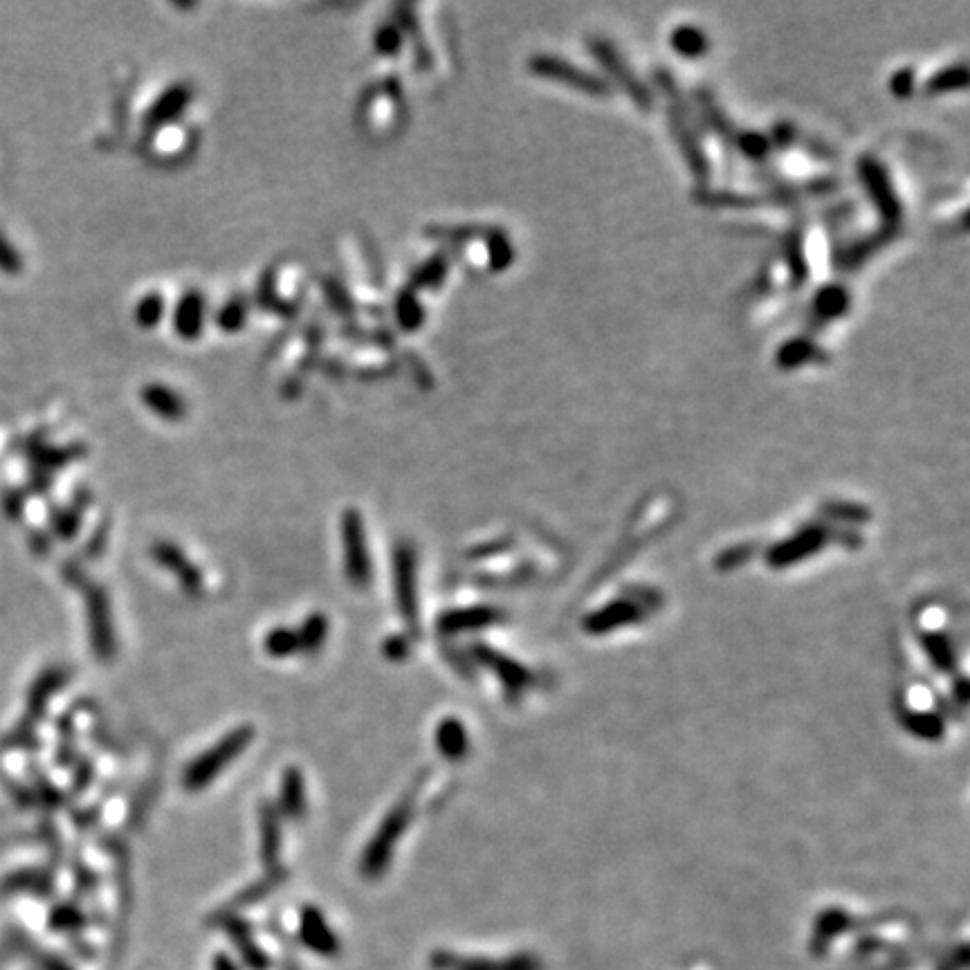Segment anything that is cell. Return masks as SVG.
<instances>
[{
  "mask_svg": "<svg viewBox=\"0 0 970 970\" xmlns=\"http://www.w3.org/2000/svg\"><path fill=\"white\" fill-rule=\"evenodd\" d=\"M252 741H254V730L250 726H241L227 732L218 744L207 748L203 755L196 757L194 762L187 766L185 777H182L185 789L191 793L203 791L205 786L212 784L227 766L234 764L236 759L245 753V748L250 746Z\"/></svg>",
  "mask_w": 970,
  "mask_h": 970,
  "instance_id": "cell-1",
  "label": "cell"
},
{
  "mask_svg": "<svg viewBox=\"0 0 970 970\" xmlns=\"http://www.w3.org/2000/svg\"><path fill=\"white\" fill-rule=\"evenodd\" d=\"M414 816V802L411 798L400 800L398 804H393L391 811L384 816L380 822L378 831H375L373 838L366 845L362 854V874L369 878H378L384 874V869L389 867L393 849L400 843V838L405 836V831Z\"/></svg>",
  "mask_w": 970,
  "mask_h": 970,
  "instance_id": "cell-2",
  "label": "cell"
},
{
  "mask_svg": "<svg viewBox=\"0 0 970 970\" xmlns=\"http://www.w3.org/2000/svg\"><path fill=\"white\" fill-rule=\"evenodd\" d=\"M416 553L409 544H398L393 551V589L400 618L405 620L411 634H420V605H418V571Z\"/></svg>",
  "mask_w": 970,
  "mask_h": 970,
  "instance_id": "cell-3",
  "label": "cell"
},
{
  "mask_svg": "<svg viewBox=\"0 0 970 970\" xmlns=\"http://www.w3.org/2000/svg\"><path fill=\"white\" fill-rule=\"evenodd\" d=\"M342 544H344V571L353 587H369L373 578V564L369 542H366L364 521L355 510H349L342 519Z\"/></svg>",
  "mask_w": 970,
  "mask_h": 970,
  "instance_id": "cell-4",
  "label": "cell"
},
{
  "mask_svg": "<svg viewBox=\"0 0 970 970\" xmlns=\"http://www.w3.org/2000/svg\"><path fill=\"white\" fill-rule=\"evenodd\" d=\"M151 553L155 562L173 573V578L180 582V587L185 589L189 596H200V593H203V573L191 564L189 557L182 553L178 546H173L169 542H160L151 548Z\"/></svg>",
  "mask_w": 970,
  "mask_h": 970,
  "instance_id": "cell-5",
  "label": "cell"
},
{
  "mask_svg": "<svg viewBox=\"0 0 970 970\" xmlns=\"http://www.w3.org/2000/svg\"><path fill=\"white\" fill-rule=\"evenodd\" d=\"M308 809L306 782L299 768H286L279 786V811L290 820H301Z\"/></svg>",
  "mask_w": 970,
  "mask_h": 970,
  "instance_id": "cell-6",
  "label": "cell"
},
{
  "mask_svg": "<svg viewBox=\"0 0 970 970\" xmlns=\"http://www.w3.org/2000/svg\"><path fill=\"white\" fill-rule=\"evenodd\" d=\"M259 843L265 865L277 863L281 851V820L279 811L268 802H263L259 811Z\"/></svg>",
  "mask_w": 970,
  "mask_h": 970,
  "instance_id": "cell-7",
  "label": "cell"
},
{
  "mask_svg": "<svg viewBox=\"0 0 970 970\" xmlns=\"http://www.w3.org/2000/svg\"><path fill=\"white\" fill-rule=\"evenodd\" d=\"M301 937H304V941L310 948L322 955H331L337 948V941L333 937L331 928L326 926L324 917L315 908H306L301 912Z\"/></svg>",
  "mask_w": 970,
  "mask_h": 970,
  "instance_id": "cell-8",
  "label": "cell"
},
{
  "mask_svg": "<svg viewBox=\"0 0 970 970\" xmlns=\"http://www.w3.org/2000/svg\"><path fill=\"white\" fill-rule=\"evenodd\" d=\"M492 620H494L492 609H459V611H447L445 616L438 618V629H441L443 634H459V631L488 625Z\"/></svg>",
  "mask_w": 970,
  "mask_h": 970,
  "instance_id": "cell-9",
  "label": "cell"
},
{
  "mask_svg": "<svg viewBox=\"0 0 970 970\" xmlns=\"http://www.w3.org/2000/svg\"><path fill=\"white\" fill-rule=\"evenodd\" d=\"M436 748L441 750V755L445 759H461L465 750H468V737H465V728L456 719H445L441 726L436 728Z\"/></svg>",
  "mask_w": 970,
  "mask_h": 970,
  "instance_id": "cell-10",
  "label": "cell"
},
{
  "mask_svg": "<svg viewBox=\"0 0 970 970\" xmlns=\"http://www.w3.org/2000/svg\"><path fill=\"white\" fill-rule=\"evenodd\" d=\"M297 638H299V654H308V656L317 654L328 638V618L324 613H310V616L301 622Z\"/></svg>",
  "mask_w": 970,
  "mask_h": 970,
  "instance_id": "cell-11",
  "label": "cell"
},
{
  "mask_svg": "<svg viewBox=\"0 0 970 970\" xmlns=\"http://www.w3.org/2000/svg\"><path fill=\"white\" fill-rule=\"evenodd\" d=\"M93 611H95L97 652L102 654L104 658H108V656H113V652H115V634H113V625H111V613H108V602H106L102 593H97V596H95V609Z\"/></svg>",
  "mask_w": 970,
  "mask_h": 970,
  "instance_id": "cell-12",
  "label": "cell"
},
{
  "mask_svg": "<svg viewBox=\"0 0 970 970\" xmlns=\"http://www.w3.org/2000/svg\"><path fill=\"white\" fill-rule=\"evenodd\" d=\"M263 649L265 654H270L272 658H288L299 654L297 631L288 627H277L268 631L263 638Z\"/></svg>",
  "mask_w": 970,
  "mask_h": 970,
  "instance_id": "cell-13",
  "label": "cell"
},
{
  "mask_svg": "<svg viewBox=\"0 0 970 970\" xmlns=\"http://www.w3.org/2000/svg\"><path fill=\"white\" fill-rule=\"evenodd\" d=\"M384 654H387L391 661H400L409 654V640L405 636H391L387 643H384Z\"/></svg>",
  "mask_w": 970,
  "mask_h": 970,
  "instance_id": "cell-14",
  "label": "cell"
}]
</instances>
